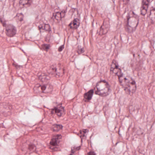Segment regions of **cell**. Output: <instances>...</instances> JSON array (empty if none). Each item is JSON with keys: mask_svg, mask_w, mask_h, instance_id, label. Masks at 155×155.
Instances as JSON below:
<instances>
[{"mask_svg": "<svg viewBox=\"0 0 155 155\" xmlns=\"http://www.w3.org/2000/svg\"><path fill=\"white\" fill-rule=\"evenodd\" d=\"M66 14L65 11H62L61 12H57L54 15V18L55 19L58 21H60L62 18H64Z\"/></svg>", "mask_w": 155, "mask_h": 155, "instance_id": "obj_14", "label": "cell"}, {"mask_svg": "<svg viewBox=\"0 0 155 155\" xmlns=\"http://www.w3.org/2000/svg\"><path fill=\"white\" fill-rule=\"evenodd\" d=\"M110 70L113 74L117 76L118 78L123 74L121 69L119 67L117 63L115 60L112 61V63L110 65Z\"/></svg>", "mask_w": 155, "mask_h": 155, "instance_id": "obj_6", "label": "cell"}, {"mask_svg": "<svg viewBox=\"0 0 155 155\" xmlns=\"http://www.w3.org/2000/svg\"><path fill=\"white\" fill-rule=\"evenodd\" d=\"M17 33L16 28L11 24H8L6 27V35L9 37H13Z\"/></svg>", "mask_w": 155, "mask_h": 155, "instance_id": "obj_9", "label": "cell"}, {"mask_svg": "<svg viewBox=\"0 0 155 155\" xmlns=\"http://www.w3.org/2000/svg\"><path fill=\"white\" fill-rule=\"evenodd\" d=\"M93 93H94V90H91L85 93L84 95V98L85 100L86 101H89L92 98L93 96Z\"/></svg>", "mask_w": 155, "mask_h": 155, "instance_id": "obj_13", "label": "cell"}, {"mask_svg": "<svg viewBox=\"0 0 155 155\" xmlns=\"http://www.w3.org/2000/svg\"><path fill=\"white\" fill-rule=\"evenodd\" d=\"M118 80L120 86L129 95H132L136 92L137 90L136 82L130 77L122 74L118 77Z\"/></svg>", "mask_w": 155, "mask_h": 155, "instance_id": "obj_1", "label": "cell"}, {"mask_svg": "<svg viewBox=\"0 0 155 155\" xmlns=\"http://www.w3.org/2000/svg\"><path fill=\"white\" fill-rule=\"evenodd\" d=\"M62 128V126L61 125H54L52 127V130L54 131H58Z\"/></svg>", "mask_w": 155, "mask_h": 155, "instance_id": "obj_16", "label": "cell"}, {"mask_svg": "<svg viewBox=\"0 0 155 155\" xmlns=\"http://www.w3.org/2000/svg\"><path fill=\"white\" fill-rule=\"evenodd\" d=\"M44 29L45 30L47 31H50V27L49 25H45L44 27Z\"/></svg>", "mask_w": 155, "mask_h": 155, "instance_id": "obj_20", "label": "cell"}, {"mask_svg": "<svg viewBox=\"0 0 155 155\" xmlns=\"http://www.w3.org/2000/svg\"><path fill=\"white\" fill-rule=\"evenodd\" d=\"M42 48L45 50L48 51L50 48V46L49 45H43L42 46Z\"/></svg>", "mask_w": 155, "mask_h": 155, "instance_id": "obj_21", "label": "cell"}, {"mask_svg": "<svg viewBox=\"0 0 155 155\" xmlns=\"http://www.w3.org/2000/svg\"><path fill=\"white\" fill-rule=\"evenodd\" d=\"M31 2V1H21L20 2L21 5L24 6H27V5H30Z\"/></svg>", "mask_w": 155, "mask_h": 155, "instance_id": "obj_17", "label": "cell"}, {"mask_svg": "<svg viewBox=\"0 0 155 155\" xmlns=\"http://www.w3.org/2000/svg\"><path fill=\"white\" fill-rule=\"evenodd\" d=\"M61 139V135H56L53 137L50 143L51 148L52 149H55L58 147Z\"/></svg>", "mask_w": 155, "mask_h": 155, "instance_id": "obj_8", "label": "cell"}, {"mask_svg": "<svg viewBox=\"0 0 155 155\" xmlns=\"http://www.w3.org/2000/svg\"><path fill=\"white\" fill-rule=\"evenodd\" d=\"M134 155H144V154H141V153H138V152H136V153H135L134 154Z\"/></svg>", "mask_w": 155, "mask_h": 155, "instance_id": "obj_23", "label": "cell"}, {"mask_svg": "<svg viewBox=\"0 0 155 155\" xmlns=\"http://www.w3.org/2000/svg\"><path fill=\"white\" fill-rule=\"evenodd\" d=\"M33 90L37 94H48L52 92L53 87L49 84H37Z\"/></svg>", "mask_w": 155, "mask_h": 155, "instance_id": "obj_4", "label": "cell"}, {"mask_svg": "<svg viewBox=\"0 0 155 155\" xmlns=\"http://www.w3.org/2000/svg\"><path fill=\"white\" fill-rule=\"evenodd\" d=\"M155 8H153L152 9H151V10L150 11V21H151V22H152V23H154V21H155Z\"/></svg>", "mask_w": 155, "mask_h": 155, "instance_id": "obj_15", "label": "cell"}, {"mask_svg": "<svg viewBox=\"0 0 155 155\" xmlns=\"http://www.w3.org/2000/svg\"><path fill=\"white\" fill-rule=\"evenodd\" d=\"M138 23V16L133 12H130L127 17L126 30L129 33H132L136 30Z\"/></svg>", "mask_w": 155, "mask_h": 155, "instance_id": "obj_2", "label": "cell"}, {"mask_svg": "<svg viewBox=\"0 0 155 155\" xmlns=\"http://www.w3.org/2000/svg\"><path fill=\"white\" fill-rule=\"evenodd\" d=\"M87 131V130H80L79 133L78 135H79L81 137L83 138V137H85Z\"/></svg>", "mask_w": 155, "mask_h": 155, "instance_id": "obj_18", "label": "cell"}, {"mask_svg": "<svg viewBox=\"0 0 155 155\" xmlns=\"http://www.w3.org/2000/svg\"><path fill=\"white\" fill-rule=\"evenodd\" d=\"M65 109L61 105H58L55 107L51 110V113L57 115L58 117H61L65 114Z\"/></svg>", "mask_w": 155, "mask_h": 155, "instance_id": "obj_10", "label": "cell"}, {"mask_svg": "<svg viewBox=\"0 0 155 155\" xmlns=\"http://www.w3.org/2000/svg\"><path fill=\"white\" fill-rule=\"evenodd\" d=\"M85 50H84V48L83 47H80L79 46L78 47V48H77V52L79 54H81L83 53L84 52Z\"/></svg>", "mask_w": 155, "mask_h": 155, "instance_id": "obj_19", "label": "cell"}, {"mask_svg": "<svg viewBox=\"0 0 155 155\" xmlns=\"http://www.w3.org/2000/svg\"><path fill=\"white\" fill-rule=\"evenodd\" d=\"M150 1L148 0H143L142 1L141 8H140V14L142 16H145L147 13Z\"/></svg>", "mask_w": 155, "mask_h": 155, "instance_id": "obj_11", "label": "cell"}, {"mask_svg": "<svg viewBox=\"0 0 155 155\" xmlns=\"http://www.w3.org/2000/svg\"><path fill=\"white\" fill-rule=\"evenodd\" d=\"M80 22L78 18L74 19L69 25V27L71 29H77L79 27Z\"/></svg>", "mask_w": 155, "mask_h": 155, "instance_id": "obj_12", "label": "cell"}, {"mask_svg": "<svg viewBox=\"0 0 155 155\" xmlns=\"http://www.w3.org/2000/svg\"><path fill=\"white\" fill-rule=\"evenodd\" d=\"M110 28V20L108 18H107L105 19L104 21H103V24L101 27L99 34L101 36L107 34V32L109 30Z\"/></svg>", "mask_w": 155, "mask_h": 155, "instance_id": "obj_7", "label": "cell"}, {"mask_svg": "<svg viewBox=\"0 0 155 155\" xmlns=\"http://www.w3.org/2000/svg\"><path fill=\"white\" fill-rule=\"evenodd\" d=\"M95 94L101 97H106L110 92V87L105 81H101L97 83L95 87Z\"/></svg>", "mask_w": 155, "mask_h": 155, "instance_id": "obj_3", "label": "cell"}, {"mask_svg": "<svg viewBox=\"0 0 155 155\" xmlns=\"http://www.w3.org/2000/svg\"><path fill=\"white\" fill-rule=\"evenodd\" d=\"M64 45H62V46H61L59 48H58V51H61L62 50H63V49H64Z\"/></svg>", "mask_w": 155, "mask_h": 155, "instance_id": "obj_22", "label": "cell"}, {"mask_svg": "<svg viewBox=\"0 0 155 155\" xmlns=\"http://www.w3.org/2000/svg\"><path fill=\"white\" fill-rule=\"evenodd\" d=\"M49 72L55 77H60L64 74V69L60 64H55L50 67Z\"/></svg>", "mask_w": 155, "mask_h": 155, "instance_id": "obj_5", "label": "cell"}]
</instances>
